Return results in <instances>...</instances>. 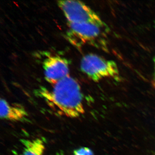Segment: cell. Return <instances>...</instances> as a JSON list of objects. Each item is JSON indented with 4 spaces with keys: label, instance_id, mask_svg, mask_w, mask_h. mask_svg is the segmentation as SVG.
Listing matches in <instances>:
<instances>
[{
    "label": "cell",
    "instance_id": "cell-7",
    "mask_svg": "<svg viewBox=\"0 0 155 155\" xmlns=\"http://www.w3.org/2000/svg\"><path fill=\"white\" fill-rule=\"evenodd\" d=\"M21 142L24 147V150L20 155H44L45 145L41 139H21Z\"/></svg>",
    "mask_w": 155,
    "mask_h": 155
},
{
    "label": "cell",
    "instance_id": "cell-2",
    "mask_svg": "<svg viewBox=\"0 0 155 155\" xmlns=\"http://www.w3.org/2000/svg\"><path fill=\"white\" fill-rule=\"evenodd\" d=\"M80 68L83 73L96 82L105 78H114L117 81L120 79L117 64L95 54H89L83 57Z\"/></svg>",
    "mask_w": 155,
    "mask_h": 155
},
{
    "label": "cell",
    "instance_id": "cell-1",
    "mask_svg": "<svg viewBox=\"0 0 155 155\" xmlns=\"http://www.w3.org/2000/svg\"><path fill=\"white\" fill-rule=\"evenodd\" d=\"M36 93L60 115L75 118L84 113L80 85L69 75L54 84L51 90L41 87Z\"/></svg>",
    "mask_w": 155,
    "mask_h": 155
},
{
    "label": "cell",
    "instance_id": "cell-5",
    "mask_svg": "<svg viewBox=\"0 0 155 155\" xmlns=\"http://www.w3.org/2000/svg\"><path fill=\"white\" fill-rule=\"evenodd\" d=\"M43 68L45 80L51 84L69 76L68 60L58 55H49L43 61Z\"/></svg>",
    "mask_w": 155,
    "mask_h": 155
},
{
    "label": "cell",
    "instance_id": "cell-4",
    "mask_svg": "<svg viewBox=\"0 0 155 155\" xmlns=\"http://www.w3.org/2000/svg\"><path fill=\"white\" fill-rule=\"evenodd\" d=\"M68 25L69 41L78 46L84 43L96 45L95 41L103 35L102 30H105L98 25L91 23H68Z\"/></svg>",
    "mask_w": 155,
    "mask_h": 155
},
{
    "label": "cell",
    "instance_id": "cell-3",
    "mask_svg": "<svg viewBox=\"0 0 155 155\" xmlns=\"http://www.w3.org/2000/svg\"><path fill=\"white\" fill-rule=\"evenodd\" d=\"M58 4L68 23H93L107 31V26L99 16L82 2L74 0L60 1L58 2Z\"/></svg>",
    "mask_w": 155,
    "mask_h": 155
},
{
    "label": "cell",
    "instance_id": "cell-6",
    "mask_svg": "<svg viewBox=\"0 0 155 155\" xmlns=\"http://www.w3.org/2000/svg\"><path fill=\"white\" fill-rule=\"evenodd\" d=\"M0 116L2 119L11 121H21L28 116L25 108L18 104H10L5 99L0 101Z\"/></svg>",
    "mask_w": 155,
    "mask_h": 155
},
{
    "label": "cell",
    "instance_id": "cell-8",
    "mask_svg": "<svg viewBox=\"0 0 155 155\" xmlns=\"http://www.w3.org/2000/svg\"><path fill=\"white\" fill-rule=\"evenodd\" d=\"M73 155H94V153L90 149L84 147L75 150L73 152Z\"/></svg>",
    "mask_w": 155,
    "mask_h": 155
}]
</instances>
